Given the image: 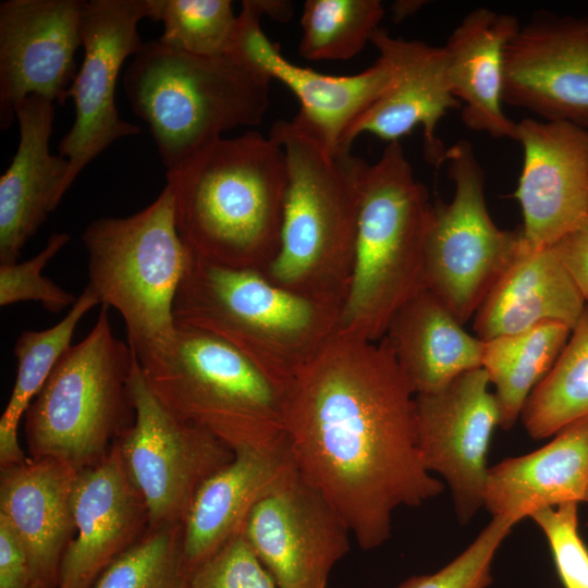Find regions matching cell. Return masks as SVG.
Instances as JSON below:
<instances>
[{"label": "cell", "mask_w": 588, "mask_h": 588, "mask_svg": "<svg viewBox=\"0 0 588 588\" xmlns=\"http://www.w3.org/2000/svg\"><path fill=\"white\" fill-rule=\"evenodd\" d=\"M243 534L279 588H326L352 536L296 465L254 506Z\"/></svg>", "instance_id": "4fadbf2b"}, {"label": "cell", "mask_w": 588, "mask_h": 588, "mask_svg": "<svg viewBox=\"0 0 588 588\" xmlns=\"http://www.w3.org/2000/svg\"><path fill=\"white\" fill-rule=\"evenodd\" d=\"M32 581L26 551L8 523L0 518V588H26Z\"/></svg>", "instance_id": "74e56055"}, {"label": "cell", "mask_w": 588, "mask_h": 588, "mask_svg": "<svg viewBox=\"0 0 588 588\" xmlns=\"http://www.w3.org/2000/svg\"><path fill=\"white\" fill-rule=\"evenodd\" d=\"M543 532L564 588H588V547L578 530V503H564L530 517Z\"/></svg>", "instance_id": "d590c367"}, {"label": "cell", "mask_w": 588, "mask_h": 588, "mask_svg": "<svg viewBox=\"0 0 588 588\" xmlns=\"http://www.w3.org/2000/svg\"><path fill=\"white\" fill-rule=\"evenodd\" d=\"M431 212L400 142L389 143L362 177L355 262L336 334L380 341L397 310L425 290Z\"/></svg>", "instance_id": "52a82bcc"}, {"label": "cell", "mask_w": 588, "mask_h": 588, "mask_svg": "<svg viewBox=\"0 0 588 588\" xmlns=\"http://www.w3.org/2000/svg\"><path fill=\"white\" fill-rule=\"evenodd\" d=\"M134 353L159 401L233 452L286 439L287 391L224 341L175 322L167 336Z\"/></svg>", "instance_id": "5b68a950"}, {"label": "cell", "mask_w": 588, "mask_h": 588, "mask_svg": "<svg viewBox=\"0 0 588 588\" xmlns=\"http://www.w3.org/2000/svg\"><path fill=\"white\" fill-rule=\"evenodd\" d=\"M189 588L279 587L242 532L191 573Z\"/></svg>", "instance_id": "8d00e7d4"}, {"label": "cell", "mask_w": 588, "mask_h": 588, "mask_svg": "<svg viewBox=\"0 0 588 588\" xmlns=\"http://www.w3.org/2000/svg\"><path fill=\"white\" fill-rule=\"evenodd\" d=\"M502 100L588 130V20L538 13L510 39Z\"/></svg>", "instance_id": "e0dca14e"}, {"label": "cell", "mask_w": 588, "mask_h": 588, "mask_svg": "<svg viewBox=\"0 0 588 588\" xmlns=\"http://www.w3.org/2000/svg\"><path fill=\"white\" fill-rule=\"evenodd\" d=\"M78 470L50 457L1 468L0 518L22 542L33 581L57 588L75 535L73 492Z\"/></svg>", "instance_id": "44dd1931"}, {"label": "cell", "mask_w": 588, "mask_h": 588, "mask_svg": "<svg viewBox=\"0 0 588 588\" xmlns=\"http://www.w3.org/2000/svg\"><path fill=\"white\" fill-rule=\"evenodd\" d=\"M101 306L89 333L63 354L25 414L29 458L81 471L99 463L133 422L130 380L136 355L115 338Z\"/></svg>", "instance_id": "ba28073f"}, {"label": "cell", "mask_w": 588, "mask_h": 588, "mask_svg": "<svg viewBox=\"0 0 588 588\" xmlns=\"http://www.w3.org/2000/svg\"><path fill=\"white\" fill-rule=\"evenodd\" d=\"M552 247L588 303V213Z\"/></svg>", "instance_id": "f35d334b"}, {"label": "cell", "mask_w": 588, "mask_h": 588, "mask_svg": "<svg viewBox=\"0 0 588 588\" xmlns=\"http://www.w3.org/2000/svg\"><path fill=\"white\" fill-rule=\"evenodd\" d=\"M341 311L191 252L173 306L175 322L224 341L285 391L338 333Z\"/></svg>", "instance_id": "3957f363"}, {"label": "cell", "mask_w": 588, "mask_h": 588, "mask_svg": "<svg viewBox=\"0 0 588 588\" xmlns=\"http://www.w3.org/2000/svg\"><path fill=\"white\" fill-rule=\"evenodd\" d=\"M99 298L86 285L66 315L45 330L23 331L14 345L17 360L15 382L0 418V467L26 461L19 443V426L63 354L72 345L74 332L84 316L99 305Z\"/></svg>", "instance_id": "83f0119b"}, {"label": "cell", "mask_w": 588, "mask_h": 588, "mask_svg": "<svg viewBox=\"0 0 588 588\" xmlns=\"http://www.w3.org/2000/svg\"><path fill=\"white\" fill-rule=\"evenodd\" d=\"M150 20L163 23L158 40L195 56L228 54L237 15L230 0H152Z\"/></svg>", "instance_id": "d6a6232c"}, {"label": "cell", "mask_w": 588, "mask_h": 588, "mask_svg": "<svg viewBox=\"0 0 588 588\" xmlns=\"http://www.w3.org/2000/svg\"><path fill=\"white\" fill-rule=\"evenodd\" d=\"M588 417L566 426L540 449L489 467L483 507L516 525L536 512L585 502Z\"/></svg>", "instance_id": "cb8c5ba5"}, {"label": "cell", "mask_w": 588, "mask_h": 588, "mask_svg": "<svg viewBox=\"0 0 588 588\" xmlns=\"http://www.w3.org/2000/svg\"><path fill=\"white\" fill-rule=\"evenodd\" d=\"M179 234L195 256L265 273L281 244L289 171L283 148L254 131L220 137L167 171Z\"/></svg>", "instance_id": "7a4b0ae2"}, {"label": "cell", "mask_w": 588, "mask_h": 588, "mask_svg": "<svg viewBox=\"0 0 588 588\" xmlns=\"http://www.w3.org/2000/svg\"><path fill=\"white\" fill-rule=\"evenodd\" d=\"M285 439L268 449H244L198 488L183 522V553L191 573L243 532L258 501L293 467Z\"/></svg>", "instance_id": "603a6c76"}, {"label": "cell", "mask_w": 588, "mask_h": 588, "mask_svg": "<svg viewBox=\"0 0 588 588\" xmlns=\"http://www.w3.org/2000/svg\"><path fill=\"white\" fill-rule=\"evenodd\" d=\"M482 367L444 388L415 396L419 454L430 473L443 477L461 524L483 507L489 446L500 411Z\"/></svg>", "instance_id": "5bb4252c"}, {"label": "cell", "mask_w": 588, "mask_h": 588, "mask_svg": "<svg viewBox=\"0 0 588 588\" xmlns=\"http://www.w3.org/2000/svg\"><path fill=\"white\" fill-rule=\"evenodd\" d=\"M560 322L485 341L481 367L500 411V427L511 429L535 388L548 375L571 334Z\"/></svg>", "instance_id": "f1b7e54d"}, {"label": "cell", "mask_w": 588, "mask_h": 588, "mask_svg": "<svg viewBox=\"0 0 588 588\" xmlns=\"http://www.w3.org/2000/svg\"><path fill=\"white\" fill-rule=\"evenodd\" d=\"M255 0H243L229 56L287 86L301 108L291 121L331 155L342 152L343 139L356 120L384 93L393 66L379 54L365 71L329 75L290 62L262 32Z\"/></svg>", "instance_id": "9a60e30c"}, {"label": "cell", "mask_w": 588, "mask_h": 588, "mask_svg": "<svg viewBox=\"0 0 588 588\" xmlns=\"http://www.w3.org/2000/svg\"><path fill=\"white\" fill-rule=\"evenodd\" d=\"M448 173L454 183L451 201L432 204L426 238L425 289L465 324L513 260L522 231L502 230L485 199V173L470 143L446 149Z\"/></svg>", "instance_id": "30bf717a"}, {"label": "cell", "mask_w": 588, "mask_h": 588, "mask_svg": "<svg viewBox=\"0 0 588 588\" xmlns=\"http://www.w3.org/2000/svg\"><path fill=\"white\" fill-rule=\"evenodd\" d=\"M271 78L229 54L204 57L144 42L128 64L124 90L150 128L172 171L225 131L258 125L269 107Z\"/></svg>", "instance_id": "8992f818"}, {"label": "cell", "mask_w": 588, "mask_h": 588, "mask_svg": "<svg viewBox=\"0 0 588 588\" xmlns=\"http://www.w3.org/2000/svg\"><path fill=\"white\" fill-rule=\"evenodd\" d=\"M26 588H46V587L38 583L32 581Z\"/></svg>", "instance_id": "60d3db41"}, {"label": "cell", "mask_w": 588, "mask_h": 588, "mask_svg": "<svg viewBox=\"0 0 588 588\" xmlns=\"http://www.w3.org/2000/svg\"><path fill=\"white\" fill-rule=\"evenodd\" d=\"M75 535L57 588H91L102 572L148 530L144 499L132 482L119 445L78 471L73 492Z\"/></svg>", "instance_id": "ffe728a7"}, {"label": "cell", "mask_w": 588, "mask_h": 588, "mask_svg": "<svg viewBox=\"0 0 588 588\" xmlns=\"http://www.w3.org/2000/svg\"><path fill=\"white\" fill-rule=\"evenodd\" d=\"M183 524L148 528L117 558L91 588H189Z\"/></svg>", "instance_id": "1f68e13d"}, {"label": "cell", "mask_w": 588, "mask_h": 588, "mask_svg": "<svg viewBox=\"0 0 588 588\" xmlns=\"http://www.w3.org/2000/svg\"><path fill=\"white\" fill-rule=\"evenodd\" d=\"M69 241L68 233H53L45 247L32 258L0 265V306L37 302L50 313L72 307L77 297L42 274L47 264Z\"/></svg>", "instance_id": "836d02e7"}, {"label": "cell", "mask_w": 588, "mask_h": 588, "mask_svg": "<svg viewBox=\"0 0 588 588\" xmlns=\"http://www.w3.org/2000/svg\"><path fill=\"white\" fill-rule=\"evenodd\" d=\"M152 0H84L81 34L84 60L68 91L75 118L59 144L70 162L68 189L84 168L119 138L140 128L123 120L115 105L120 69L144 42L137 25L150 19Z\"/></svg>", "instance_id": "7c38bea8"}, {"label": "cell", "mask_w": 588, "mask_h": 588, "mask_svg": "<svg viewBox=\"0 0 588 588\" xmlns=\"http://www.w3.org/2000/svg\"><path fill=\"white\" fill-rule=\"evenodd\" d=\"M463 326L426 289L393 316L382 339L415 396L438 391L481 367L485 341Z\"/></svg>", "instance_id": "4316f807"}, {"label": "cell", "mask_w": 588, "mask_h": 588, "mask_svg": "<svg viewBox=\"0 0 588 588\" xmlns=\"http://www.w3.org/2000/svg\"><path fill=\"white\" fill-rule=\"evenodd\" d=\"M269 136L285 152L289 187L280 249L264 274L294 293L343 306L368 163L350 151L329 154L291 121L275 122Z\"/></svg>", "instance_id": "277c9868"}, {"label": "cell", "mask_w": 588, "mask_h": 588, "mask_svg": "<svg viewBox=\"0 0 588 588\" xmlns=\"http://www.w3.org/2000/svg\"><path fill=\"white\" fill-rule=\"evenodd\" d=\"M585 502L588 503V490H587V493H586Z\"/></svg>", "instance_id": "b9f144b4"}, {"label": "cell", "mask_w": 588, "mask_h": 588, "mask_svg": "<svg viewBox=\"0 0 588 588\" xmlns=\"http://www.w3.org/2000/svg\"><path fill=\"white\" fill-rule=\"evenodd\" d=\"M513 526L507 519L492 517L475 540L445 566L431 574L412 576L397 588H488L497 551Z\"/></svg>", "instance_id": "e575fe53"}, {"label": "cell", "mask_w": 588, "mask_h": 588, "mask_svg": "<svg viewBox=\"0 0 588 588\" xmlns=\"http://www.w3.org/2000/svg\"><path fill=\"white\" fill-rule=\"evenodd\" d=\"M519 28L514 15L477 8L448 38L451 93L462 105L464 124L473 131L516 140L517 123L501 103L504 48Z\"/></svg>", "instance_id": "484cf974"}, {"label": "cell", "mask_w": 588, "mask_h": 588, "mask_svg": "<svg viewBox=\"0 0 588 588\" xmlns=\"http://www.w3.org/2000/svg\"><path fill=\"white\" fill-rule=\"evenodd\" d=\"M383 15L379 0H307L299 53L309 61L351 59L370 41Z\"/></svg>", "instance_id": "4dcf8cb0"}, {"label": "cell", "mask_w": 588, "mask_h": 588, "mask_svg": "<svg viewBox=\"0 0 588 588\" xmlns=\"http://www.w3.org/2000/svg\"><path fill=\"white\" fill-rule=\"evenodd\" d=\"M588 417V303L552 368L529 395L520 418L534 439Z\"/></svg>", "instance_id": "f546056e"}, {"label": "cell", "mask_w": 588, "mask_h": 588, "mask_svg": "<svg viewBox=\"0 0 588 588\" xmlns=\"http://www.w3.org/2000/svg\"><path fill=\"white\" fill-rule=\"evenodd\" d=\"M516 140L524 150L513 194L522 210L520 231L530 246L552 247L588 213V130L524 119Z\"/></svg>", "instance_id": "ac0fdd59"}, {"label": "cell", "mask_w": 588, "mask_h": 588, "mask_svg": "<svg viewBox=\"0 0 588 588\" xmlns=\"http://www.w3.org/2000/svg\"><path fill=\"white\" fill-rule=\"evenodd\" d=\"M370 42L393 66L390 85L347 131L342 151H350L362 133L385 142H399L421 126L424 152L437 169L445 162L446 149L437 135L439 121L449 110L462 108L449 82V54L443 47L391 36L379 27Z\"/></svg>", "instance_id": "d6986e66"}, {"label": "cell", "mask_w": 588, "mask_h": 588, "mask_svg": "<svg viewBox=\"0 0 588 588\" xmlns=\"http://www.w3.org/2000/svg\"><path fill=\"white\" fill-rule=\"evenodd\" d=\"M130 392L134 419L117 439L124 467L145 501L149 528L183 524L199 486L234 452L169 411L147 384L137 357Z\"/></svg>", "instance_id": "8fae6325"}, {"label": "cell", "mask_w": 588, "mask_h": 588, "mask_svg": "<svg viewBox=\"0 0 588 588\" xmlns=\"http://www.w3.org/2000/svg\"><path fill=\"white\" fill-rule=\"evenodd\" d=\"M15 118L19 146L0 177V265L17 261L26 242L68 192L70 162L49 151L54 103L28 96L17 106Z\"/></svg>", "instance_id": "7402d4cb"}, {"label": "cell", "mask_w": 588, "mask_h": 588, "mask_svg": "<svg viewBox=\"0 0 588 588\" xmlns=\"http://www.w3.org/2000/svg\"><path fill=\"white\" fill-rule=\"evenodd\" d=\"M285 436L298 471L363 550L390 538L397 507L444 490L422 464L415 395L384 339L335 334L286 392Z\"/></svg>", "instance_id": "6da1fadb"}, {"label": "cell", "mask_w": 588, "mask_h": 588, "mask_svg": "<svg viewBox=\"0 0 588 588\" xmlns=\"http://www.w3.org/2000/svg\"><path fill=\"white\" fill-rule=\"evenodd\" d=\"M84 0H5L0 3V126L36 95L63 103L76 75Z\"/></svg>", "instance_id": "2e32d148"}, {"label": "cell", "mask_w": 588, "mask_h": 588, "mask_svg": "<svg viewBox=\"0 0 588 588\" xmlns=\"http://www.w3.org/2000/svg\"><path fill=\"white\" fill-rule=\"evenodd\" d=\"M88 286L100 305L117 310L134 352L167 336L175 327L174 299L189 250L174 217L171 188L140 211L100 218L82 233Z\"/></svg>", "instance_id": "9c48e42d"}, {"label": "cell", "mask_w": 588, "mask_h": 588, "mask_svg": "<svg viewBox=\"0 0 588 588\" xmlns=\"http://www.w3.org/2000/svg\"><path fill=\"white\" fill-rule=\"evenodd\" d=\"M586 304L553 247H532L522 236L513 260L473 317V328L482 341L546 322L572 329Z\"/></svg>", "instance_id": "d4e9b609"}, {"label": "cell", "mask_w": 588, "mask_h": 588, "mask_svg": "<svg viewBox=\"0 0 588 588\" xmlns=\"http://www.w3.org/2000/svg\"><path fill=\"white\" fill-rule=\"evenodd\" d=\"M425 2L424 1H397L393 5L394 20L401 21L415 13Z\"/></svg>", "instance_id": "ab89813d"}]
</instances>
